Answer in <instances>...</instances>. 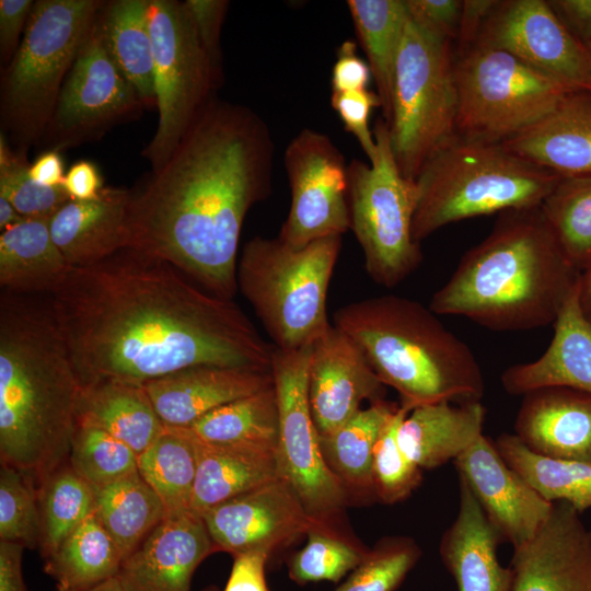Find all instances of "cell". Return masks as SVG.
<instances>
[{
    "label": "cell",
    "mask_w": 591,
    "mask_h": 591,
    "mask_svg": "<svg viewBox=\"0 0 591 591\" xmlns=\"http://www.w3.org/2000/svg\"><path fill=\"white\" fill-rule=\"evenodd\" d=\"M559 501L528 543L513 548L510 591H591V528Z\"/></svg>",
    "instance_id": "cell-20"
},
{
    "label": "cell",
    "mask_w": 591,
    "mask_h": 591,
    "mask_svg": "<svg viewBox=\"0 0 591 591\" xmlns=\"http://www.w3.org/2000/svg\"><path fill=\"white\" fill-rule=\"evenodd\" d=\"M159 121L141 154L162 167L220 88L183 1L148 0Z\"/></svg>",
    "instance_id": "cell-12"
},
{
    "label": "cell",
    "mask_w": 591,
    "mask_h": 591,
    "mask_svg": "<svg viewBox=\"0 0 591 591\" xmlns=\"http://www.w3.org/2000/svg\"><path fill=\"white\" fill-rule=\"evenodd\" d=\"M276 449L215 443L196 436L197 472L192 510L200 515L218 503L279 478Z\"/></svg>",
    "instance_id": "cell-29"
},
{
    "label": "cell",
    "mask_w": 591,
    "mask_h": 591,
    "mask_svg": "<svg viewBox=\"0 0 591 591\" xmlns=\"http://www.w3.org/2000/svg\"><path fill=\"white\" fill-rule=\"evenodd\" d=\"M23 219L25 218L16 211L9 200L0 197V231L21 222Z\"/></svg>",
    "instance_id": "cell-60"
},
{
    "label": "cell",
    "mask_w": 591,
    "mask_h": 591,
    "mask_svg": "<svg viewBox=\"0 0 591 591\" xmlns=\"http://www.w3.org/2000/svg\"><path fill=\"white\" fill-rule=\"evenodd\" d=\"M499 0H463L457 31V53L472 46Z\"/></svg>",
    "instance_id": "cell-56"
},
{
    "label": "cell",
    "mask_w": 591,
    "mask_h": 591,
    "mask_svg": "<svg viewBox=\"0 0 591 591\" xmlns=\"http://www.w3.org/2000/svg\"><path fill=\"white\" fill-rule=\"evenodd\" d=\"M132 248L73 268L50 309L81 385L146 384L197 366L271 370L273 344L232 301Z\"/></svg>",
    "instance_id": "cell-1"
},
{
    "label": "cell",
    "mask_w": 591,
    "mask_h": 591,
    "mask_svg": "<svg viewBox=\"0 0 591 591\" xmlns=\"http://www.w3.org/2000/svg\"><path fill=\"white\" fill-rule=\"evenodd\" d=\"M273 155L257 113L213 97L166 163L130 189L128 248L232 300L244 219L270 194Z\"/></svg>",
    "instance_id": "cell-2"
},
{
    "label": "cell",
    "mask_w": 591,
    "mask_h": 591,
    "mask_svg": "<svg viewBox=\"0 0 591 591\" xmlns=\"http://www.w3.org/2000/svg\"><path fill=\"white\" fill-rule=\"evenodd\" d=\"M215 552L201 515L166 513L123 560L118 577L128 591H190L194 572Z\"/></svg>",
    "instance_id": "cell-21"
},
{
    "label": "cell",
    "mask_w": 591,
    "mask_h": 591,
    "mask_svg": "<svg viewBox=\"0 0 591 591\" xmlns=\"http://www.w3.org/2000/svg\"><path fill=\"white\" fill-rule=\"evenodd\" d=\"M495 442L505 462L548 502H566L579 513L591 508V464L529 450L514 433Z\"/></svg>",
    "instance_id": "cell-38"
},
{
    "label": "cell",
    "mask_w": 591,
    "mask_h": 591,
    "mask_svg": "<svg viewBox=\"0 0 591 591\" xmlns=\"http://www.w3.org/2000/svg\"><path fill=\"white\" fill-rule=\"evenodd\" d=\"M81 382L50 304L0 301V459L36 487L69 459Z\"/></svg>",
    "instance_id": "cell-3"
},
{
    "label": "cell",
    "mask_w": 591,
    "mask_h": 591,
    "mask_svg": "<svg viewBox=\"0 0 591 591\" xmlns=\"http://www.w3.org/2000/svg\"><path fill=\"white\" fill-rule=\"evenodd\" d=\"M30 164L27 153L14 150L0 132V197L24 218H51L70 197L62 186L46 187L34 182Z\"/></svg>",
    "instance_id": "cell-45"
},
{
    "label": "cell",
    "mask_w": 591,
    "mask_h": 591,
    "mask_svg": "<svg viewBox=\"0 0 591 591\" xmlns=\"http://www.w3.org/2000/svg\"><path fill=\"white\" fill-rule=\"evenodd\" d=\"M331 105L344 124L345 129L358 141L369 162L376 152L373 131L369 126L371 112L381 108L375 91L369 89L352 92H332Z\"/></svg>",
    "instance_id": "cell-48"
},
{
    "label": "cell",
    "mask_w": 591,
    "mask_h": 591,
    "mask_svg": "<svg viewBox=\"0 0 591 591\" xmlns=\"http://www.w3.org/2000/svg\"><path fill=\"white\" fill-rule=\"evenodd\" d=\"M20 543L0 541V591H30L23 576V554Z\"/></svg>",
    "instance_id": "cell-57"
},
{
    "label": "cell",
    "mask_w": 591,
    "mask_h": 591,
    "mask_svg": "<svg viewBox=\"0 0 591 591\" xmlns=\"http://www.w3.org/2000/svg\"><path fill=\"white\" fill-rule=\"evenodd\" d=\"M77 591H128L118 576L109 578L91 588Z\"/></svg>",
    "instance_id": "cell-61"
},
{
    "label": "cell",
    "mask_w": 591,
    "mask_h": 591,
    "mask_svg": "<svg viewBox=\"0 0 591 591\" xmlns=\"http://www.w3.org/2000/svg\"><path fill=\"white\" fill-rule=\"evenodd\" d=\"M398 406L385 399L372 402L337 430L320 437L324 460L346 491L350 489L360 495H374V445L383 426Z\"/></svg>",
    "instance_id": "cell-35"
},
{
    "label": "cell",
    "mask_w": 591,
    "mask_h": 591,
    "mask_svg": "<svg viewBox=\"0 0 591 591\" xmlns=\"http://www.w3.org/2000/svg\"><path fill=\"white\" fill-rule=\"evenodd\" d=\"M308 393L313 421L324 437L355 416L363 401L384 399L385 385L360 348L332 324L312 345Z\"/></svg>",
    "instance_id": "cell-19"
},
{
    "label": "cell",
    "mask_w": 591,
    "mask_h": 591,
    "mask_svg": "<svg viewBox=\"0 0 591 591\" xmlns=\"http://www.w3.org/2000/svg\"><path fill=\"white\" fill-rule=\"evenodd\" d=\"M30 177L46 187H59L65 179V166L60 152L45 150L30 164Z\"/></svg>",
    "instance_id": "cell-58"
},
{
    "label": "cell",
    "mask_w": 591,
    "mask_h": 591,
    "mask_svg": "<svg viewBox=\"0 0 591 591\" xmlns=\"http://www.w3.org/2000/svg\"><path fill=\"white\" fill-rule=\"evenodd\" d=\"M500 540L466 483L460 479L459 511L440 542L441 559L459 591L511 590L512 570L501 566L497 557Z\"/></svg>",
    "instance_id": "cell-27"
},
{
    "label": "cell",
    "mask_w": 591,
    "mask_h": 591,
    "mask_svg": "<svg viewBox=\"0 0 591 591\" xmlns=\"http://www.w3.org/2000/svg\"><path fill=\"white\" fill-rule=\"evenodd\" d=\"M94 490V513L124 559L166 515L162 500L138 471Z\"/></svg>",
    "instance_id": "cell-36"
},
{
    "label": "cell",
    "mask_w": 591,
    "mask_h": 591,
    "mask_svg": "<svg viewBox=\"0 0 591 591\" xmlns=\"http://www.w3.org/2000/svg\"><path fill=\"white\" fill-rule=\"evenodd\" d=\"M333 317L409 412L427 404L483 397L485 382L475 355L421 303L379 296L348 303Z\"/></svg>",
    "instance_id": "cell-5"
},
{
    "label": "cell",
    "mask_w": 591,
    "mask_h": 591,
    "mask_svg": "<svg viewBox=\"0 0 591 591\" xmlns=\"http://www.w3.org/2000/svg\"><path fill=\"white\" fill-rule=\"evenodd\" d=\"M77 425L100 428L142 453L161 433L159 417L144 385L103 380L81 385Z\"/></svg>",
    "instance_id": "cell-31"
},
{
    "label": "cell",
    "mask_w": 591,
    "mask_h": 591,
    "mask_svg": "<svg viewBox=\"0 0 591 591\" xmlns=\"http://www.w3.org/2000/svg\"><path fill=\"white\" fill-rule=\"evenodd\" d=\"M104 2H34L21 44L1 70V132L14 150L27 153L39 144L62 84Z\"/></svg>",
    "instance_id": "cell-7"
},
{
    "label": "cell",
    "mask_w": 591,
    "mask_h": 591,
    "mask_svg": "<svg viewBox=\"0 0 591 591\" xmlns=\"http://www.w3.org/2000/svg\"><path fill=\"white\" fill-rule=\"evenodd\" d=\"M559 21L586 47L591 44V0H547Z\"/></svg>",
    "instance_id": "cell-55"
},
{
    "label": "cell",
    "mask_w": 591,
    "mask_h": 591,
    "mask_svg": "<svg viewBox=\"0 0 591 591\" xmlns=\"http://www.w3.org/2000/svg\"><path fill=\"white\" fill-rule=\"evenodd\" d=\"M420 556L408 537H387L369 549L361 564L334 591H394Z\"/></svg>",
    "instance_id": "cell-47"
},
{
    "label": "cell",
    "mask_w": 591,
    "mask_h": 591,
    "mask_svg": "<svg viewBox=\"0 0 591 591\" xmlns=\"http://www.w3.org/2000/svg\"><path fill=\"white\" fill-rule=\"evenodd\" d=\"M341 236L294 247L277 237L254 236L242 247L237 289L279 350L313 345L332 325L326 298Z\"/></svg>",
    "instance_id": "cell-8"
},
{
    "label": "cell",
    "mask_w": 591,
    "mask_h": 591,
    "mask_svg": "<svg viewBox=\"0 0 591 591\" xmlns=\"http://www.w3.org/2000/svg\"><path fill=\"white\" fill-rule=\"evenodd\" d=\"M373 135V160L366 163L356 159L347 167L350 230L362 250L370 278L393 288L422 260L420 245L412 233L417 187L397 166L383 118L376 120Z\"/></svg>",
    "instance_id": "cell-10"
},
{
    "label": "cell",
    "mask_w": 591,
    "mask_h": 591,
    "mask_svg": "<svg viewBox=\"0 0 591 591\" xmlns=\"http://www.w3.org/2000/svg\"><path fill=\"white\" fill-rule=\"evenodd\" d=\"M35 1L0 0V65L3 70L14 57Z\"/></svg>",
    "instance_id": "cell-52"
},
{
    "label": "cell",
    "mask_w": 591,
    "mask_h": 591,
    "mask_svg": "<svg viewBox=\"0 0 591 591\" xmlns=\"http://www.w3.org/2000/svg\"><path fill=\"white\" fill-rule=\"evenodd\" d=\"M553 325V339L541 357L502 372L507 393L524 395L540 387L567 386L591 394V323L580 309L579 287Z\"/></svg>",
    "instance_id": "cell-26"
},
{
    "label": "cell",
    "mask_w": 591,
    "mask_h": 591,
    "mask_svg": "<svg viewBox=\"0 0 591 591\" xmlns=\"http://www.w3.org/2000/svg\"><path fill=\"white\" fill-rule=\"evenodd\" d=\"M273 384L271 370L197 366L143 385L165 426L189 427L216 408Z\"/></svg>",
    "instance_id": "cell-23"
},
{
    "label": "cell",
    "mask_w": 591,
    "mask_h": 591,
    "mask_svg": "<svg viewBox=\"0 0 591 591\" xmlns=\"http://www.w3.org/2000/svg\"><path fill=\"white\" fill-rule=\"evenodd\" d=\"M501 143L560 177L591 175V92L569 93L544 118Z\"/></svg>",
    "instance_id": "cell-25"
},
{
    "label": "cell",
    "mask_w": 591,
    "mask_h": 591,
    "mask_svg": "<svg viewBox=\"0 0 591 591\" xmlns=\"http://www.w3.org/2000/svg\"><path fill=\"white\" fill-rule=\"evenodd\" d=\"M456 135L503 142L534 125L571 92L499 48L474 44L454 59Z\"/></svg>",
    "instance_id": "cell-11"
},
{
    "label": "cell",
    "mask_w": 591,
    "mask_h": 591,
    "mask_svg": "<svg viewBox=\"0 0 591 591\" xmlns=\"http://www.w3.org/2000/svg\"><path fill=\"white\" fill-rule=\"evenodd\" d=\"M216 552L274 551L305 534L310 517L291 486L277 478L200 513Z\"/></svg>",
    "instance_id": "cell-17"
},
{
    "label": "cell",
    "mask_w": 591,
    "mask_h": 591,
    "mask_svg": "<svg viewBox=\"0 0 591 591\" xmlns=\"http://www.w3.org/2000/svg\"><path fill=\"white\" fill-rule=\"evenodd\" d=\"M189 428L208 442L277 448L279 410L274 384L216 408Z\"/></svg>",
    "instance_id": "cell-40"
},
{
    "label": "cell",
    "mask_w": 591,
    "mask_h": 591,
    "mask_svg": "<svg viewBox=\"0 0 591 591\" xmlns=\"http://www.w3.org/2000/svg\"><path fill=\"white\" fill-rule=\"evenodd\" d=\"M40 520L37 488L33 479L15 467H0V541L38 548Z\"/></svg>",
    "instance_id": "cell-46"
},
{
    "label": "cell",
    "mask_w": 591,
    "mask_h": 591,
    "mask_svg": "<svg viewBox=\"0 0 591 591\" xmlns=\"http://www.w3.org/2000/svg\"><path fill=\"white\" fill-rule=\"evenodd\" d=\"M486 517L513 548L528 543L548 519L553 505L541 497L482 434L454 461Z\"/></svg>",
    "instance_id": "cell-18"
},
{
    "label": "cell",
    "mask_w": 591,
    "mask_h": 591,
    "mask_svg": "<svg viewBox=\"0 0 591 591\" xmlns=\"http://www.w3.org/2000/svg\"><path fill=\"white\" fill-rule=\"evenodd\" d=\"M456 116L451 42L409 19L396 62L387 124L393 154L406 178L415 181L426 161L456 135Z\"/></svg>",
    "instance_id": "cell-9"
},
{
    "label": "cell",
    "mask_w": 591,
    "mask_h": 591,
    "mask_svg": "<svg viewBox=\"0 0 591 591\" xmlns=\"http://www.w3.org/2000/svg\"><path fill=\"white\" fill-rule=\"evenodd\" d=\"M68 461L76 473L94 488L138 471V455L130 447L88 425H77Z\"/></svg>",
    "instance_id": "cell-43"
},
{
    "label": "cell",
    "mask_w": 591,
    "mask_h": 591,
    "mask_svg": "<svg viewBox=\"0 0 591 591\" xmlns=\"http://www.w3.org/2000/svg\"><path fill=\"white\" fill-rule=\"evenodd\" d=\"M305 534V545L287 561L290 579L300 586L338 582L357 568L369 552L341 535L329 522L317 520Z\"/></svg>",
    "instance_id": "cell-42"
},
{
    "label": "cell",
    "mask_w": 591,
    "mask_h": 591,
    "mask_svg": "<svg viewBox=\"0 0 591 591\" xmlns=\"http://www.w3.org/2000/svg\"><path fill=\"white\" fill-rule=\"evenodd\" d=\"M522 396L514 434L529 450L591 464V394L545 386Z\"/></svg>",
    "instance_id": "cell-22"
},
{
    "label": "cell",
    "mask_w": 591,
    "mask_h": 591,
    "mask_svg": "<svg viewBox=\"0 0 591 591\" xmlns=\"http://www.w3.org/2000/svg\"><path fill=\"white\" fill-rule=\"evenodd\" d=\"M485 416L480 401L415 407L398 428L399 447L420 470L439 467L454 461L483 434Z\"/></svg>",
    "instance_id": "cell-28"
},
{
    "label": "cell",
    "mask_w": 591,
    "mask_h": 591,
    "mask_svg": "<svg viewBox=\"0 0 591 591\" xmlns=\"http://www.w3.org/2000/svg\"><path fill=\"white\" fill-rule=\"evenodd\" d=\"M291 202L278 237L294 247L350 230L347 167L325 134L303 128L283 153Z\"/></svg>",
    "instance_id": "cell-15"
},
{
    "label": "cell",
    "mask_w": 591,
    "mask_h": 591,
    "mask_svg": "<svg viewBox=\"0 0 591 591\" xmlns=\"http://www.w3.org/2000/svg\"><path fill=\"white\" fill-rule=\"evenodd\" d=\"M580 276L540 207L509 210L463 255L429 309L497 332L536 329L555 323Z\"/></svg>",
    "instance_id": "cell-4"
},
{
    "label": "cell",
    "mask_w": 591,
    "mask_h": 591,
    "mask_svg": "<svg viewBox=\"0 0 591 591\" xmlns=\"http://www.w3.org/2000/svg\"><path fill=\"white\" fill-rule=\"evenodd\" d=\"M409 19L430 34L456 39L462 0H404Z\"/></svg>",
    "instance_id": "cell-50"
},
{
    "label": "cell",
    "mask_w": 591,
    "mask_h": 591,
    "mask_svg": "<svg viewBox=\"0 0 591 591\" xmlns=\"http://www.w3.org/2000/svg\"><path fill=\"white\" fill-rule=\"evenodd\" d=\"M357 39L375 84L382 118L389 124L396 62L409 20L404 0H348Z\"/></svg>",
    "instance_id": "cell-33"
},
{
    "label": "cell",
    "mask_w": 591,
    "mask_h": 591,
    "mask_svg": "<svg viewBox=\"0 0 591 591\" xmlns=\"http://www.w3.org/2000/svg\"><path fill=\"white\" fill-rule=\"evenodd\" d=\"M138 472L162 500L166 513L192 510L197 472L196 436L189 427L164 426L138 455Z\"/></svg>",
    "instance_id": "cell-37"
},
{
    "label": "cell",
    "mask_w": 591,
    "mask_h": 591,
    "mask_svg": "<svg viewBox=\"0 0 591 591\" xmlns=\"http://www.w3.org/2000/svg\"><path fill=\"white\" fill-rule=\"evenodd\" d=\"M50 218H25L0 233V285L11 293L56 292L73 267L54 242Z\"/></svg>",
    "instance_id": "cell-30"
},
{
    "label": "cell",
    "mask_w": 591,
    "mask_h": 591,
    "mask_svg": "<svg viewBox=\"0 0 591 591\" xmlns=\"http://www.w3.org/2000/svg\"><path fill=\"white\" fill-rule=\"evenodd\" d=\"M123 560L93 512L44 559V571L55 581L56 591H77L118 576Z\"/></svg>",
    "instance_id": "cell-34"
},
{
    "label": "cell",
    "mask_w": 591,
    "mask_h": 591,
    "mask_svg": "<svg viewBox=\"0 0 591 591\" xmlns=\"http://www.w3.org/2000/svg\"><path fill=\"white\" fill-rule=\"evenodd\" d=\"M370 78L369 65L358 55L355 40H344L337 48L336 60L332 69V92L366 90Z\"/></svg>",
    "instance_id": "cell-51"
},
{
    "label": "cell",
    "mask_w": 591,
    "mask_h": 591,
    "mask_svg": "<svg viewBox=\"0 0 591 591\" xmlns=\"http://www.w3.org/2000/svg\"><path fill=\"white\" fill-rule=\"evenodd\" d=\"M474 44L508 51L572 91L591 92L590 51L547 0H499Z\"/></svg>",
    "instance_id": "cell-16"
},
{
    "label": "cell",
    "mask_w": 591,
    "mask_h": 591,
    "mask_svg": "<svg viewBox=\"0 0 591 591\" xmlns=\"http://www.w3.org/2000/svg\"><path fill=\"white\" fill-rule=\"evenodd\" d=\"M130 189L104 187L90 200H68L49 219L51 237L73 267L97 264L129 247Z\"/></svg>",
    "instance_id": "cell-24"
},
{
    "label": "cell",
    "mask_w": 591,
    "mask_h": 591,
    "mask_svg": "<svg viewBox=\"0 0 591 591\" xmlns=\"http://www.w3.org/2000/svg\"><path fill=\"white\" fill-rule=\"evenodd\" d=\"M200 45L211 65L218 84H223V58L220 35L230 2L227 0H185Z\"/></svg>",
    "instance_id": "cell-49"
},
{
    "label": "cell",
    "mask_w": 591,
    "mask_h": 591,
    "mask_svg": "<svg viewBox=\"0 0 591 591\" xmlns=\"http://www.w3.org/2000/svg\"><path fill=\"white\" fill-rule=\"evenodd\" d=\"M61 186L72 200L94 199L105 187L100 169L89 160L74 162L67 171Z\"/></svg>",
    "instance_id": "cell-54"
},
{
    "label": "cell",
    "mask_w": 591,
    "mask_h": 591,
    "mask_svg": "<svg viewBox=\"0 0 591 591\" xmlns=\"http://www.w3.org/2000/svg\"><path fill=\"white\" fill-rule=\"evenodd\" d=\"M561 177L507 149L455 135L422 165L415 183L417 243L461 220L540 207Z\"/></svg>",
    "instance_id": "cell-6"
},
{
    "label": "cell",
    "mask_w": 591,
    "mask_h": 591,
    "mask_svg": "<svg viewBox=\"0 0 591 591\" xmlns=\"http://www.w3.org/2000/svg\"><path fill=\"white\" fill-rule=\"evenodd\" d=\"M201 591H219V588L217 586L211 584L204 588Z\"/></svg>",
    "instance_id": "cell-62"
},
{
    "label": "cell",
    "mask_w": 591,
    "mask_h": 591,
    "mask_svg": "<svg viewBox=\"0 0 591 591\" xmlns=\"http://www.w3.org/2000/svg\"><path fill=\"white\" fill-rule=\"evenodd\" d=\"M104 46L147 109L157 108L148 0L105 1L97 18Z\"/></svg>",
    "instance_id": "cell-32"
},
{
    "label": "cell",
    "mask_w": 591,
    "mask_h": 591,
    "mask_svg": "<svg viewBox=\"0 0 591 591\" xmlns=\"http://www.w3.org/2000/svg\"><path fill=\"white\" fill-rule=\"evenodd\" d=\"M267 549H253L232 555L233 564L223 591H270L265 577Z\"/></svg>",
    "instance_id": "cell-53"
},
{
    "label": "cell",
    "mask_w": 591,
    "mask_h": 591,
    "mask_svg": "<svg viewBox=\"0 0 591 591\" xmlns=\"http://www.w3.org/2000/svg\"><path fill=\"white\" fill-rule=\"evenodd\" d=\"M579 305L584 317L591 323V263L580 276Z\"/></svg>",
    "instance_id": "cell-59"
},
{
    "label": "cell",
    "mask_w": 591,
    "mask_h": 591,
    "mask_svg": "<svg viewBox=\"0 0 591 591\" xmlns=\"http://www.w3.org/2000/svg\"><path fill=\"white\" fill-rule=\"evenodd\" d=\"M409 413L401 405L383 426L373 450L372 479L374 495L391 505L405 500L420 485L421 470L399 447L398 428Z\"/></svg>",
    "instance_id": "cell-44"
},
{
    "label": "cell",
    "mask_w": 591,
    "mask_h": 591,
    "mask_svg": "<svg viewBox=\"0 0 591 591\" xmlns=\"http://www.w3.org/2000/svg\"><path fill=\"white\" fill-rule=\"evenodd\" d=\"M146 109L111 59L96 19L62 84L38 146L60 152L97 141L114 127L138 119Z\"/></svg>",
    "instance_id": "cell-14"
},
{
    "label": "cell",
    "mask_w": 591,
    "mask_h": 591,
    "mask_svg": "<svg viewBox=\"0 0 591 591\" xmlns=\"http://www.w3.org/2000/svg\"><path fill=\"white\" fill-rule=\"evenodd\" d=\"M36 488L40 520L38 549L44 560L94 512L95 490L69 461L48 474Z\"/></svg>",
    "instance_id": "cell-39"
},
{
    "label": "cell",
    "mask_w": 591,
    "mask_h": 591,
    "mask_svg": "<svg viewBox=\"0 0 591 591\" xmlns=\"http://www.w3.org/2000/svg\"><path fill=\"white\" fill-rule=\"evenodd\" d=\"M312 345L297 350L275 348L271 374L279 410L276 449L278 476L288 483L308 514L334 520L345 507L347 491L326 464L312 418L308 370Z\"/></svg>",
    "instance_id": "cell-13"
},
{
    "label": "cell",
    "mask_w": 591,
    "mask_h": 591,
    "mask_svg": "<svg viewBox=\"0 0 591 591\" xmlns=\"http://www.w3.org/2000/svg\"><path fill=\"white\" fill-rule=\"evenodd\" d=\"M587 48L589 49L590 55H591V44H589V45L587 46Z\"/></svg>",
    "instance_id": "cell-63"
},
{
    "label": "cell",
    "mask_w": 591,
    "mask_h": 591,
    "mask_svg": "<svg viewBox=\"0 0 591 591\" xmlns=\"http://www.w3.org/2000/svg\"><path fill=\"white\" fill-rule=\"evenodd\" d=\"M540 208L565 255L582 273L591 263V175L561 177Z\"/></svg>",
    "instance_id": "cell-41"
}]
</instances>
